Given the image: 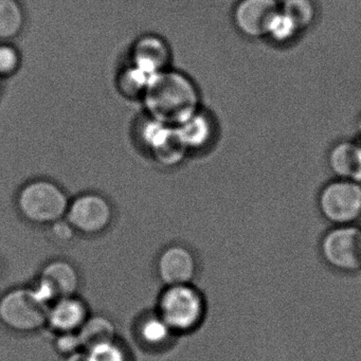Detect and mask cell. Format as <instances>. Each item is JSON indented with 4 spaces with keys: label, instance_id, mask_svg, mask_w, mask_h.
Segmentation results:
<instances>
[{
    "label": "cell",
    "instance_id": "cell-1",
    "mask_svg": "<svg viewBox=\"0 0 361 361\" xmlns=\"http://www.w3.org/2000/svg\"><path fill=\"white\" fill-rule=\"evenodd\" d=\"M152 119L178 126L200 109L197 86L185 73L166 71L149 82L142 97Z\"/></svg>",
    "mask_w": 361,
    "mask_h": 361
},
{
    "label": "cell",
    "instance_id": "cell-2",
    "mask_svg": "<svg viewBox=\"0 0 361 361\" xmlns=\"http://www.w3.org/2000/svg\"><path fill=\"white\" fill-rule=\"evenodd\" d=\"M206 300L193 284L164 286L158 298L156 312L175 334L191 333L206 316Z\"/></svg>",
    "mask_w": 361,
    "mask_h": 361
},
{
    "label": "cell",
    "instance_id": "cell-3",
    "mask_svg": "<svg viewBox=\"0 0 361 361\" xmlns=\"http://www.w3.org/2000/svg\"><path fill=\"white\" fill-rule=\"evenodd\" d=\"M69 202L66 192L46 179L27 183L16 198V206L23 219L33 225L46 227L66 216Z\"/></svg>",
    "mask_w": 361,
    "mask_h": 361
},
{
    "label": "cell",
    "instance_id": "cell-4",
    "mask_svg": "<svg viewBox=\"0 0 361 361\" xmlns=\"http://www.w3.org/2000/svg\"><path fill=\"white\" fill-rule=\"evenodd\" d=\"M317 208L331 226L357 225L361 219V181L334 177L319 190Z\"/></svg>",
    "mask_w": 361,
    "mask_h": 361
},
{
    "label": "cell",
    "instance_id": "cell-5",
    "mask_svg": "<svg viewBox=\"0 0 361 361\" xmlns=\"http://www.w3.org/2000/svg\"><path fill=\"white\" fill-rule=\"evenodd\" d=\"M48 310L30 285L16 287L0 298V322L14 333H37L47 324Z\"/></svg>",
    "mask_w": 361,
    "mask_h": 361
},
{
    "label": "cell",
    "instance_id": "cell-6",
    "mask_svg": "<svg viewBox=\"0 0 361 361\" xmlns=\"http://www.w3.org/2000/svg\"><path fill=\"white\" fill-rule=\"evenodd\" d=\"M319 252L324 263L335 271H360V228L357 225L331 226L321 238Z\"/></svg>",
    "mask_w": 361,
    "mask_h": 361
},
{
    "label": "cell",
    "instance_id": "cell-7",
    "mask_svg": "<svg viewBox=\"0 0 361 361\" xmlns=\"http://www.w3.org/2000/svg\"><path fill=\"white\" fill-rule=\"evenodd\" d=\"M65 219L82 235L94 236L106 231L114 221L111 202L97 193H84L69 202Z\"/></svg>",
    "mask_w": 361,
    "mask_h": 361
},
{
    "label": "cell",
    "instance_id": "cell-8",
    "mask_svg": "<svg viewBox=\"0 0 361 361\" xmlns=\"http://www.w3.org/2000/svg\"><path fill=\"white\" fill-rule=\"evenodd\" d=\"M279 9L280 0H238L232 8V24L244 39L261 41Z\"/></svg>",
    "mask_w": 361,
    "mask_h": 361
},
{
    "label": "cell",
    "instance_id": "cell-9",
    "mask_svg": "<svg viewBox=\"0 0 361 361\" xmlns=\"http://www.w3.org/2000/svg\"><path fill=\"white\" fill-rule=\"evenodd\" d=\"M156 274L164 286L193 284L198 274L197 257L185 245H169L158 255Z\"/></svg>",
    "mask_w": 361,
    "mask_h": 361
},
{
    "label": "cell",
    "instance_id": "cell-10",
    "mask_svg": "<svg viewBox=\"0 0 361 361\" xmlns=\"http://www.w3.org/2000/svg\"><path fill=\"white\" fill-rule=\"evenodd\" d=\"M142 138L156 160L164 166L179 164L188 152L176 126L161 123L152 118L143 128Z\"/></svg>",
    "mask_w": 361,
    "mask_h": 361
},
{
    "label": "cell",
    "instance_id": "cell-11",
    "mask_svg": "<svg viewBox=\"0 0 361 361\" xmlns=\"http://www.w3.org/2000/svg\"><path fill=\"white\" fill-rule=\"evenodd\" d=\"M37 280L47 288L52 300L78 295L81 287V274L73 262L54 259L42 267Z\"/></svg>",
    "mask_w": 361,
    "mask_h": 361
},
{
    "label": "cell",
    "instance_id": "cell-12",
    "mask_svg": "<svg viewBox=\"0 0 361 361\" xmlns=\"http://www.w3.org/2000/svg\"><path fill=\"white\" fill-rule=\"evenodd\" d=\"M132 65L149 77L168 71L171 50L162 37L155 35H143L132 48Z\"/></svg>",
    "mask_w": 361,
    "mask_h": 361
},
{
    "label": "cell",
    "instance_id": "cell-13",
    "mask_svg": "<svg viewBox=\"0 0 361 361\" xmlns=\"http://www.w3.org/2000/svg\"><path fill=\"white\" fill-rule=\"evenodd\" d=\"M90 314L87 304L79 295L61 298L49 306L46 326L54 335L78 333Z\"/></svg>",
    "mask_w": 361,
    "mask_h": 361
},
{
    "label": "cell",
    "instance_id": "cell-14",
    "mask_svg": "<svg viewBox=\"0 0 361 361\" xmlns=\"http://www.w3.org/2000/svg\"><path fill=\"white\" fill-rule=\"evenodd\" d=\"M326 164L336 178L361 181V143L357 139L336 141L327 152Z\"/></svg>",
    "mask_w": 361,
    "mask_h": 361
},
{
    "label": "cell",
    "instance_id": "cell-15",
    "mask_svg": "<svg viewBox=\"0 0 361 361\" xmlns=\"http://www.w3.org/2000/svg\"><path fill=\"white\" fill-rule=\"evenodd\" d=\"M176 128L188 151L208 147L216 130L213 118L202 109Z\"/></svg>",
    "mask_w": 361,
    "mask_h": 361
},
{
    "label": "cell",
    "instance_id": "cell-16",
    "mask_svg": "<svg viewBox=\"0 0 361 361\" xmlns=\"http://www.w3.org/2000/svg\"><path fill=\"white\" fill-rule=\"evenodd\" d=\"M84 350L116 340L115 322L104 314H90L78 331Z\"/></svg>",
    "mask_w": 361,
    "mask_h": 361
},
{
    "label": "cell",
    "instance_id": "cell-17",
    "mask_svg": "<svg viewBox=\"0 0 361 361\" xmlns=\"http://www.w3.org/2000/svg\"><path fill=\"white\" fill-rule=\"evenodd\" d=\"M136 331L141 343L152 348L166 345L175 334L156 312L143 317L139 321Z\"/></svg>",
    "mask_w": 361,
    "mask_h": 361
},
{
    "label": "cell",
    "instance_id": "cell-18",
    "mask_svg": "<svg viewBox=\"0 0 361 361\" xmlns=\"http://www.w3.org/2000/svg\"><path fill=\"white\" fill-rule=\"evenodd\" d=\"M280 9L302 33L312 29L318 22L319 7L314 0H280Z\"/></svg>",
    "mask_w": 361,
    "mask_h": 361
},
{
    "label": "cell",
    "instance_id": "cell-19",
    "mask_svg": "<svg viewBox=\"0 0 361 361\" xmlns=\"http://www.w3.org/2000/svg\"><path fill=\"white\" fill-rule=\"evenodd\" d=\"M302 35L297 25L279 9L268 25L264 39L276 47H287L293 45Z\"/></svg>",
    "mask_w": 361,
    "mask_h": 361
},
{
    "label": "cell",
    "instance_id": "cell-20",
    "mask_svg": "<svg viewBox=\"0 0 361 361\" xmlns=\"http://www.w3.org/2000/svg\"><path fill=\"white\" fill-rule=\"evenodd\" d=\"M25 13L18 0H0V42H9L20 35Z\"/></svg>",
    "mask_w": 361,
    "mask_h": 361
},
{
    "label": "cell",
    "instance_id": "cell-21",
    "mask_svg": "<svg viewBox=\"0 0 361 361\" xmlns=\"http://www.w3.org/2000/svg\"><path fill=\"white\" fill-rule=\"evenodd\" d=\"M153 78L130 65L120 77V87L126 96L143 97Z\"/></svg>",
    "mask_w": 361,
    "mask_h": 361
},
{
    "label": "cell",
    "instance_id": "cell-22",
    "mask_svg": "<svg viewBox=\"0 0 361 361\" xmlns=\"http://www.w3.org/2000/svg\"><path fill=\"white\" fill-rule=\"evenodd\" d=\"M86 353L90 361H128V352L117 339L94 346Z\"/></svg>",
    "mask_w": 361,
    "mask_h": 361
},
{
    "label": "cell",
    "instance_id": "cell-23",
    "mask_svg": "<svg viewBox=\"0 0 361 361\" xmlns=\"http://www.w3.org/2000/svg\"><path fill=\"white\" fill-rule=\"evenodd\" d=\"M22 64V56L16 46L9 42H0V77L16 75Z\"/></svg>",
    "mask_w": 361,
    "mask_h": 361
},
{
    "label": "cell",
    "instance_id": "cell-24",
    "mask_svg": "<svg viewBox=\"0 0 361 361\" xmlns=\"http://www.w3.org/2000/svg\"><path fill=\"white\" fill-rule=\"evenodd\" d=\"M47 229L48 238L59 246L71 245L79 234L65 217L48 226Z\"/></svg>",
    "mask_w": 361,
    "mask_h": 361
},
{
    "label": "cell",
    "instance_id": "cell-25",
    "mask_svg": "<svg viewBox=\"0 0 361 361\" xmlns=\"http://www.w3.org/2000/svg\"><path fill=\"white\" fill-rule=\"evenodd\" d=\"M54 336V350L63 358L80 350H84L78 333L56 334Z\"/></svg>",
    "mask_w": 361,
    "mask_h": 361
},
{
    "label": "cell",
    "instance_id": "cell-26",
    "mask_svg": "<svg viewBox=\"0 0 361 361\" xmlns=\"http://www.w3.org/2000/svg\"><path fill=\"white\" fill-rule=\"evenodd\" d=\"M63 361H90V358H88L86 350H80V352L75 353V354L64 357Z\"/></svg>",
    "mask_w": 361,
    "mask_h": 361
},
{
    "label": "cell",
    "instance_id": "cell-27",
    "mask_svg": "<svg viewBox=\"0 0 361 361\" xmlns=\"http://www.w3.org/2000/svg\"><path fill=\"white\" fill-rule=\"evenodd\" d=\"M356 130H357V140L361 143V113L360 115L357 118L356 121Z\"/></svg>",
    "mask_w": 361,
    "mask_h": 361
},
{
    "label": "cell",
    "instance_id": "cell-28",
    "mask_svg": "<svg viewBox=\"0 0 361 361\" xmlns=\"http://www.w3.org/2000/svg\"><path fill=\"white\" fill-rule=\"evenodd\" d=\"M3 90H4L3 78L0 77V96H1V94H3Z\"/></svg>",
    "mask_w": 361,
    "mask_h": 361
}]
</instances>
